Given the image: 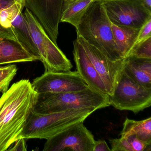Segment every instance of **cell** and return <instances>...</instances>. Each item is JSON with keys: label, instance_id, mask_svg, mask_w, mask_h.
I'll return each mask as SVG.
<instances>
[{"label": "cell", "instance_id": "6da1fadb", "mask_svg": "<svg viewBox=\"0 0 151 151\" xmlns=\"http://www.w3.org/2000/svg\"><path fill=\"white\" fill-rule=\"evenodd\" d=\"M38 93L28 79L12 85L0 98V151H7L20 138L32 111Z\"/></svg>", "mask_w": 151, "mask_h": 151}, {"label": "cell", "instance_id": "7a4b0ae2", "mask_svg": "<svg viewBox=\"0 0 151 151\" xmlns=\"http://www.w3.org/2000/svg\"><path fill=\"white\" fill-rule=\"evenodd\" d=\"M109 20L101 0H93L86 9L76 27L77 34L99 49L108 58L122 60L114 41Z\"/></svg>", "mask_w": 151, "mask_h": 151}, {"label": "cell", "instance_id": "3957f363", "mask_svg": "<svg viewBox=\"0 0 151 151\" xmlns=\"http://www.w3.org/2000/svg\"><path fill=\"white\" fill-rule=\"evenodd\" d=\"M110 106L109 95L89 87L85 90L57 93H38L34 111L41 114L71 109H97Z\"/></svg>", "mask_w": 151, "mask_h": 151}, {"label": "cell", "instance_id": "277c9868", "mask_svg": "<svg viewBox=\"0 0 151 151\" xmlns=\"http://www.w3.org/2000/svg\"><path fill=\"white\" fill-rule=\"evenodd\" d=\"M94 111L93 109H86L41 114L33 110L20 138L48 139L69 126L84 122Z\"/></svg>", "mask_w": 151, "mask_h": 151}, {"label": "cell", "instance_id": "5b68a950", "mask_svg": "<svg viewBox=\"0 0 151 151\" xmlns=\"http://www.w3.org/2000/svg\"><path fill=\"white\" fill-rule=\"evenodd\" d=\"M24 15L32 37L38 52L39 60L43 63L45 72H66L73 66L63 52L48 37L34 15L26 8Z\"/></svg>", "mask_w": 151, "mask_h": 151}, {"label": "cell", "instance_id": "8992f818", "mask_svg": "<svg viewBox=\"0 0 151 151\" xmlns=\"http://www.w3.org/2000/svg\"><path fill=\"white\" fill-rule=\"evenodd\" d=\"M109 99L110 105L116 109L138 113L151 106V89L135 83L126 74L123 67Z\"/></svg>", "mask_w": 151, "mask_h": 151}, {"label": "cell", "instance_id": "52a82bcc", "mask_svg": "<svg viewBox=\"0 0 151 151\" xmlns=\"http://www.w3.org/2000/svg\"><path fill=\"white\" fill-rule=\"evenodd\" d=\"M111 22L118 26L140 29L151 18L139 0H101Z\"/></svg>", "mask_w": 151, "mask_h": 151}, {"label": "cell", "instance_id": "ba28073f", "mask_svg": "<svg viewBox=\"0 0 151 151\" xmlns=\"http://www.w3.org/2000/svg\"><path fill=\"white\" fill-rule=\"evenodd\" d=\"M93 135L79 122L47 139L44 151H93Z\"/></svg>", "mask_w": 151, "mask_h": 151}, {"label": "cell", "instance_id": "9c48e42d", "mask_svg": "<svg viewBox=\"0 0 151 151\" xmlns=\"http://www.w3.org/2000/svg\"><path fill=\"white\" fill-rule=\"evenodd\" d=\"M32 85L37 93H57L85 90L90 87L77 71L45 72Z\"/></svg>", "mask_w": 151, "mask_h": 151}, {"label": "cell", "instance_id": "30bf717a", "mask_svg": "<svg viewBox=\"0 0 151 151\" xmlns=\"http://www.w3.org/2000/svg\"><path fill=\"white\" fill-rule=\"evenodd\" d=\"M76 40L84 49L102 79L108 94L109 96L112 95L118 76L123 67V60L113 61L78 34Z\"/></svg>", "mask_w": 151, "mask_h": 151}, {"label": "cell", "instance_id": "8fae6325", "mask_svg": "<svg viewBox=\"0 0 151 151\" xmlns=\"http://www.w3.org/2000/svg\"><path fill=\"white\" fill-rule=\"evenodd\" d=\"M73 53L76 71L90 87L108 94L102 79L81 44L76 39L73 42Z\"/></svg>", "mask_w": 151, "mask_h": 151}, {"label": "cell", "instance_id": "7c38bea8", "mask_svg": "<svg viewBox=\"0 0 151 151\" xmlns=\"http://www.w3.org/2000/svg\"><path fill=\"white\" fill-rule=\"evenodd\" d=\"M123 69L135 83L151 89V59L127 56L123 59Z\"/></svg>", "mask_w": 151, "mask_h": 151}, {"label": "cell", "instance_id": "4fadbf2b", "mask_svg": "<svg viewBox=\"0 0 151 151\" xmlns=\"http://www.w3.org/2000/svg\"><path fill=\"white\" fill-rule=\"evenodd\" d=\"M37 60L18 40L0 37V65Z\"/></svg>", "mask_w": 151, "mask_h": 151}, {"label": "cell", "instance_id": "5bb4252c", "mask_svg": "<svg viewBox=\"0 0 151 151\" xmlns=\"http://www.w3.org/2000/svg\"><path fill=\"white\" fill-rule=\"evenodd\" d=\"M111 27L114 41L121 58L123 60L136 44L140 29L118 26L112 23Z\"/></svg>", "mask_w": 151, "mask_h": 151}, {"label": "cell", "instance_id": "9a60e30c", "mask_svg": "<svg viewBox=\"0 0 151 151\" xmlns=\"http://www.w3.org/2000/svg\"><path fill=\"white\" fill-rule=\"evenodd\" d=\"M11 28L17 40L39 60L37 49L32 37L28 22L22 12L19 13L12 21Z\"/></svg>", "mask_w": 151, "mask_h": 151}, {"label": "cell", "instance_id": "2e32d148", "mask_svg": "<svg viewBox=\"0 0 151 151\" xmlns=\"http://www.w3.org/2000/svg\"><path fill=\"white\" fill-rule=\"evenodd\" d=\"M132 135L147 145L151 144V117L139 121L126 118L120 136L124 137Z\"/></svg>", "mask_w": 151, "mask_h": 151}, {"label": "cell", "instance_id": "e0dca14e", "mask_svg": "<svg viewBox=\"0 0 151 151\" xmlns=\"http://www.w3.org/2000/svg\"><path fill=\"white\" fill-rule=\"evenodd\" d=\"M111 151H150L151 144L147 145L135 135L109 139Z\"/></svg>", "mask_w": 151, "mask_h": 151}, {"label": "cell", "instance_id": "ac0fdd59", "mask_svg": "<svg viewBox=\"0 0 151 151\" xmlns=\"http://www.w3.org/2000/svg\"><path fill=\"white\" fill-rule=\"evenodd\" d=\"M93 0H78L70 3L64 9L60 22L70 24L76 28L83 14Z\"/></svg>", "mask_w": 151, "mask_h": 151}, {"label": "cell", "instance_id": "d6986e66", "mask_svg": "<svg viewBox=\"0 0 151 151\" xmlns=\"http://www.w3.org/2000/svg\"><path fill=\"white\" fill-rule=\"evenodd\" d=\"M25 7V0H17L11 6L0 12V24L4 28H11V22L16 17L22 12Z\"/></svg>", "mask_w": 151, "mask_h": 151}, {"label": "cell", "instance_id": "ffe728a7", "mask_svg": "<svg viewBox=\"0 0 151 151\" xmlns=\"http://www.w3.org/2000/svg\"><path fill=\"white\" fill-rule=\"evenodd\" d=\"M17 71V67L14 64L0 67V93H4L9 89L10 83Z\"/></svg>", "mask_w": 151, "mask_h": 151}, {"label": "cell", "instance_id": "44dd1931", "mask_svg": "<svg viewBox=\"0 0 151 151\" xmlns=\"http://www.w3.org/2000/svg\"><path fill=\"white\" fill-rule=\"evenodd\" d=\"M127 56L151 59V37L136 43Z\"/></svg>", "mask_w": 151, "mask_h": 151}, {"label": "cell", "instance_id": "7402d4cb", "mask_svg": "<svg viewBox=\"0 0 151 151\" xmlns=\"http://www.w3.org/2000/svg\"><path fill=\"white\" fill-rule=\"evenodd\" d=\"M151 37V18L140 28L136 43Z\"/></svg>", "mask_w": 151, "mask_h": 151}, {"label": "cell", "instance_id": "603a6c76", "mask_svg": "<svg viewBox=\"0 0 151 151\" xmlns=\"http://www.w3.org/2000/svg\"><path fill=\"white\" fill-rule=\"evenodd\" d=\"M11 146H12L11 147H9L7 151H24L27 150L26 139L23 138L18 139Z\"/></svg>", "mask_w": 151, "mask_h": 151}, {"label": "cell", "instance_id": "cb8c5ba5", "mask_svg": "<svg viewBox=\"0 0 151 151\" xmlns=\"http://www.w3.org/2000/svg\"><path fill=\"white\" fill-rule=\"evenodd\" d=\"M0 37L17 40L12 28L7 29L0 24Z\"/></svg>", "mask_w": 151, "mask_h": 151}, {"label": "cell", "instance_id": "d4e9b609", "mask_svg": "<svg viewBox=\"0 0 151 151\" xmlns=\"http://www.w3.org/2000/svg\"><path fill=\"white\" fill-rule=\"evenodd\" d=\"M93 151H111L105 140L100 139L94 141Z\"/></svg>", "mask_w": 151, "mask_h": 151}, {"label": "cell", "instance_id": "484cf974", "mask_svg": "<svg viewBox=\"0 0 151 151\" xmlns=\"http://www.w3.org/2000/svg\"><path fill=\"white\" fill-rule=\"evenodd\" d=\"M17 0H0V12L11 6Z\"/></svg>", "mask_w": 151, "mask_h": 151}, {"label": "cell", "instance_id": "4316f807", "mask_svg": "<svg viewBox=\"0 0 151 151\" xmlns=\"http://www.w3.org/2000/svg\"><path fill=\"white\" fill-rule=\"evenodd\" d=\"M139 1L146 9L151 11V0H139Z\"/></svg>", "mask_w": 151, "mask_h": 151}, {"label": "cell", "instance_id": "83f0119b", "mask_svg": "<svg viewBox=\"0 0 151 151\" xmlns=\"http://www.w3.org/2000/svg\"><path fill=\"white\" fill-rule=\"evenodd\" d=\"M78 1V0H66L67 6L69 4H70V3H71V2H73V1Z\"/></svg>", "mask_w": 151, "mask_h": 151}]
</instances>
